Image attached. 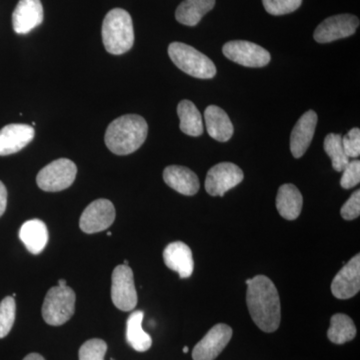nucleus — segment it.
Segmentation results:
<instances>
[{"label": "nucleus", "mask_w": 360, "mask_h": 360, "mask_svg": "<svg viewBox=\"0 0 360 360\" xmlns=\"http://www.w3.org/2000/svg\"><path fill=\"white\" fill-rule=\"evenodd\" d=\"M246 302L251 319L264 333H274L281 321L278 291L269 277L257 276L246 281Z\"/></svg>", "instance_id": "f257e3e1"}, {"label": "nucleus", "mask_w": 360, "mask_h": 360, "mask_svg": "<svg viewBox=\"0 0 360 360\" xmlns=\"http://www.w3.org/2000/svg\"><path fill=\"white\" fill-rule=\"evenodd\" d=\"M148 125L141 115H127L116 118L105 132L106 146L117 155H127L141 148L146 141Z\"/></svg>", "instance_id": "f03ea898"}, {"label": "nucleus", "mask_w": 360, "mask_h": 360, "mask_svg": "<svg viewBox=\"0 0 360 360\" xmlns=\"http://www.w3.org/2000/svg\"><path fill=\"white\" fill-rule=\"evenodd\" d=\"M103 41L106 51L115 56H120L132 49L134 23L127 11L115 8L106 14L103 25Z\"/></svg>", "instance_id": "7ed1b4c3"}, {"label": "nucleus", "mask_w": 360, "mask_h": 360, "mask_svg": "<svg viewBox=\"0 0 360 360\" xmlns=\"http://www.w3.org/2000/svg\"><path fill=\"white\" fill-rule=\"evenodd\" d=\"M168 56L180 70L200 79H210L217 75V66L212 59L191 45L172 42L168 46Z\"/></svg>", "instance_id": "20e7f679"}, {"label": "nucleus", "mask_w": 360, "mask_h": 360, "mask_svg": "<svg viewBox=\"0 0 360 360\" xmlns=\"http://www.w3.org/2000/svg\"><path fill=\"white\" fill-rule=\"evenodd\" d=\"M75 293L70 286H53L45 296L42 317L49 326H63L75 311Z\"/></svg>", "instance_id": "39448f33"}, {"label": "nucleus", "mask_w": 360, "mask_h": 360, "mask_svg": "<svg viewBox=\"0 0 360 360\" xmlns=\"http://www.w3.org/2000/svg\"><path fill=\"white\" fill-rule=\"evenodd\" d=\"M77 174L75 162L68 158H60L40 170L37 177V186L49 193L65 191L75 182Z\"/></svg>", "instance_id": "423d86ee"}, {"label": "nucleus", "mask_w": 360, "mask_h": 360, "mask_svg": "<svg viewBox=\"0 0 360 360\" xmlns=\"http://www.w3.org/2000/svg\"><path fill=\"white\" fill-rule=\"evenodd\" d=\"M111 298L113 304L122 311H131L137 304V292L134 272L129 265L120 264L112 272Z\"/></svg>", "instance_id": "0eeeda50"}, {"label": "nucleus", "mask_w": 360, "mask_h": 360, "mask_svg": "<svg viewBox=\"0 0 360 360\" xmlns=\"http://www.w3.org/2000/svg\"><path fill=\"white\" fill-rule=\"evenodd\" d=\"M229 60L246 68H264L270 63V53L260 45L246 40H232L222 47Z\"/></svg>", "instance_id": "6e6552de"}, {"label": "nucleus", "mask_w": 360, "mask_h": 360, "mask_svg": "<svg viewBox=\"0 0 360 360\" xmlns=\"http://www.w3.org/2000/svg\"><path fill=\"white\" fill-rule=\"evenodd\" d=\"M245 179L243 170L231 162H221L210 168L205 179V189L212 196H224Z\"/></svg>", "instance_id": "1a4fd4ad"}, {"label": "nucleus", "mask_w": 360, "mask_h": 360, "mask_svg": "<svg viewBox=\"0 0 360 360\" xmlns=\"http://www.w3.org/2000/svg\"><path fill=\"white\" fill-rule=\"evenodd\" d=\"M359 26V20L352 14H338L322 21L315 30L314 40L319 44H328L352 37Z\"/></svg>", "instance_id": "9d476101"}, {"label": "nucleus", "mask_w": 360, "mask_h": 360, "mask_svg": "<svg viewBox=\"0 0 360 360\" xmlns=\"http://www.w3.org/2000/svg\"><path fill=\"white\" fill-rule=\"evenodd\" d=\"M115 220V208L110 200H96L90 203L80 217V229L85 233L106 231Z\"/></svg>", "instance_id": "9b49d317"}, {"label": "nucleus", "mask_w": 360, "mask_h": 360, "mask_svg": "<svg viewBox=\"0 0 360 360\" xmlns=\"http://www.w3.org/2000/svg\"><path fill=\"white\" fill-rule=\"evenodd\" d=\"M232 338V329L226 324L213 326L193 348V360H214L226 347Z\"/></svg>", "instance_id": "f8f14e48"}, {"label": "nucleus", "mask_w": 360, "mask_h": 360, "mask_svg": "<svg viewBox=\"0 0 360 360\" xmlns=\"http://www.w3.org/2000/svg\"><path fill=\"white\" fill-rule=\"evenodd\" d=\"M360 290V255H356L336 274L331 292L338 300L354 297Z\"/></svg>", "instance_id": "ddd939ff"}, {"label": "nucleus", "mask_w": 360, "mask_h": 360, "mask_svg": "<svg viewBox=\"0 0 360 360\" xmlns=\"http://www.w3.org/2000/svg\"><path fill=\"white\" fill-rule=\"evenodd\" d=\"M44 21V7L40 0H20L14 9L13 25L18 34H27Z\"/></svg>", "instance_id": "4468645a"}, {"label": "nucleus", "mask_w": 360, "mask_h": 360, "mask_svg": "<svg viewBox=\"0 0 360 360\" xmlns=\"http://www.w3.org/2000/svg\"><path fill=\"white\" fill-rule=\"evenodd\" d=\"M317 115L309 110L296 122L290 135V151L295 158H300L309 149L316 129Z\"/></svg>", "instance_id": "2eb2a0df"}, {"label": "nucleus", "mask_w": 360, "mask_h": 360, "mask_svg": "<svg viewBox=\"0 0 360 360\" xmlns=\"http://www.w3.org/2000/svg\"><path fill=\"white\" fill-rule=\"evenodd\" d=\"M34 129L27 124H8L0 129V155L18 153L34 139Z\"/></svg>", "instance_id": "dca6fc26"}, {"label": "nucleus", "mask_w": 360, "mask_h": 360, "mask_svg": "<svg viewBox=\"0 0 360 360\" xmlns=\"http://www.w3.org/2000/svg\"><path fill=\"white\" fill-rule=\"evenodd\" d=\"M163 260L168 269L179 274L180 278H188L193 274V251L181 241H175L165 248Z\"/></svg>", "instance_id": "f3484780"}, {"label": "nucleus", "mask_w": 360, "mask_h": 360, "mask_svg": "<svg viewBox=\"0 0 360 360\" xmlns=\"http://www.w3.org/2000/svg\"><path fill=\"white\" fill-rule=\"evenodd\" d=\"M163 179L168 186L184 195H194L200 191L198 175L187 167L170 165L163 172Z\"/></svg>", "instance_id": "a211bd4d"}, {"label": "nucleus", "mask_w": 360, "mask_h": 360, "mask_svg": "<svg viewBox=\"0 0 360 360\" xmlns=\"http://www.w3.org/2000/svg\"><path fill=\"white\" fill-rule=\"evenodd\" d=\"M205 120L208 134L215 141L226 142L233 135L234 127L231 118L219 106H208L205 110Z\"/></svg>", "instance_id": "6ab92c4d"}, {"label": "nucleus", "mask_w": 360, "mask_h": 360, "mask_svg": "<svg viewBox=\"0 0 360 360\" xmlns=\"http://www.w3.org/2000/svg\"><path fill=\"white\" fill-rule=\"evenodd\" d=\"M49 231L44 221L32 219L25 222L20 231V238L32 255H39L49 243Z\"/></svg>", "instance_id": "aec40b11"}, {"label": "nucleus", "mask_w": 360, "mask_h": 360, "mask_svg": "<svg viewBox=\"0 0 360 360\" xmlns=\"http://www.w3.org/2000/svg\"><path fill=\"white\" fill-rule=\"evenodd\" d=\"M302 195L293 184H283L279 187L276 196V208L284 219L295 220L302 210Z\"/></svg>", "instance_id": "412c9836"}, {"label": "nucleus", "mask_w": 360, "mask_h": 360, "mask_svg": "<svg viewBox=\"0 0 360 360\" xmlns=\"http://www.w3.org/2000/svg\"><path fill=\"white\" fill-rule=\"evenodd\" d=\"M214 6L215 0H184L177 7L175 18L181 25L195 26Z\"/></svg>", "instance_id": "4be33fe9"}, {"label": "nucleus", "mask_w": 360, "mask_h": 360, "mask_svg": "<svg viewBox=\"0 0 360 360\" xmlns=\"http://www.w3.org/2000/svg\"><path fill=\"white\" fill-rule=\"evenodd\" d=\"M144 314L141 310L132 312L127 322V340L139 352H148L153 345L150 335L142 328Z\"/></svg>", "instance_id": "5701e85b"}, {"label": "nucleus", "mask_w": 360, "mask_h": 360, "mask_svg": "<svg viewBox=\"0 0 360 360\" xmlns=\"http://www.w3.org/2000/svg\"><path fill=\"white\" fill-rule=\"evenodd\" d=\"M180 130L189 136L198 137L203 134L202 116L193 103L182 101L177 106Z\"/></svg>", "instance_id": "b1692460"}, {"label": "nucleus", "mask_w": 360, "mask_h": 360, "mask_svg": "<svg viewBox=\"0 0 360 360\" xmlns=\"http://www.w3.org/2000/svg\"><path fill=\"white\" fill-rule=\"evenodd\" d=\"M356 335L354 322L347 314H336L331 317L328 340L335 345H343L352 341Z\"/></svg>", "instance_id": "393cba45"}, {"label": "nucleus", "mask_w": 360, "mask_h": 360, "mask_svg": "<svg viewBox=\"0 0 360 360\" xmlns=\"http://www.w3.org/2000/svg\"><path fill=\"white\" fill-rule=\"evenodd\" d=\"M323 148L330 158L333 167L338 172H343L349 158L345 153L342 146V136L340 134H329L324 139Z\"/></svg>", "instance_id": "a878e982"}, {"label": "nucleus", "mask_w": 360, "mask_h": 360, "mask_svg": "<svg viewBox=\"0 0 360 360\" xmlns=\"http://www.w3.org/2000/svg\"><path fill=\"white\" fill-rule=\"evenodd\" d=\"M16 304L13 296H6L0 302V338H4L15 321Z\"/></svg>", "instance_id": "bb28decb"}, {"label": "nucleus", "mask_w": 360, "mask_h": 360, "mask_svg": "<svg viewBox=\"0 0 360 360\" xmlns=\"http://www.w3.org/2000/svg\"><path fill=\"white\" fill-rule=\"evenodd\" d=\"M108 345L105 341L94 338L87 340L79 349V360H104Z\"/></svg>", "instance_id": "cd10ccee"}, {"label": "nucleus", "mask_w": 360, "mask_h": 360, "mask_svg": "<svg viewBox=\"0 0 360 360\" xmlns=\"http://www.w3.org/2000/svg\"><path fill=\"white\" fill-rule=\"evenodd\" d=\"M265 11L271 15L293 13L302 6V0H262Z\"/></svg>", "instance_id": "c85d7f7f"}, {"label": "nucleus", "mask_w": 360, "mask_h": 360, "mask_svg": "<svg viewBox=\"0 0 360 360\" xmlns=\"http://www.w3.org/2000/svg\"><path fill=\"white\" fill-rule=\"evenodd\" d=\"M342 172L340 180L341 187L350 189L356 186L360 181V161L357 160L349 161Z\"/></svg>", "instance_id": "c756f323"}, {"label": "nucleus", "mask_w": 360, "mask_h": 360, "mask_svg": "<svg viewBox=\"0 0 360 360\" xmlns=\"http://www.w3.org/2000/svg\"><path fill=\"white\" fill-rule=\"evenodd\" d=\"M342 146L345 153L349 158H357L360 155V130L352 129L342 137Z\"/></svg>", "instance_id": "7c9ffc66"}, {"label": "nucleus", "mask_w": 360, "mask_h": 360, "mask_svg": "<svg viewBox=\"0 0 360 360\" xmlns=\"http://www.w3.org/2000/svg\"><path fill=\"white\" fill-rule=\"evenodd\" d=\"M341 217L345 220H354L360 214V191H354L340 210Z\"/></svg>", "instance_id": "2f4dec72"}, {"label": "nucleus", "mask_w": 360, "mask_h": 360, "mask_svg": "<svg viewBox=\"0 0 360 360\" xmlns=\"http://www.w3.org/2000/svg\"><path fill=\"white\" fill-rule=\"evenodd\" d=\"M7 205V191L6 187L0 181V217L6 212Z\"/></svg>", "instance_id": "473e14b6"}, {"label": "nucleus", "mask_w": 360, "mask_h": 360, "mask_svg": "<svg viewBox=\"0 0 360 360\" xmlns=\"http://www.w3.org/2000/svg\"><path fill=\"white\" fill-rule=\"evenodd\" d=\"M23 360H45L41 355L39 354H30L25 357Z\"/></svg>", "instance_id": "72a5a7b5"}, {"label": "nucleus", "mask_w": 360, "mask_h": 360, "mask_svg": "<svg viewBox=\"0 0 360 360\" xmlns=\"http://www.w3.org/2000/svg\"><path fill=\"white\" fill-rule=\"evenodd\" d=\"M58 286H66L68 284H66V281L65 279H59L58 283Z\"/></svg>", "instance_id": "f704fd0d"}, {"label": "nucleus", "mask_w": 360, "mask_h": 360, "mask_svg": "<svg viewBox=\"0 0 360 360\" xmlns=\"http://www.w3.org/2000/svg\"><path fill=\"white\" fill-rule=\"evenodd\" d=\"M184 354H187V352H188V347H184Z\"/></svg>", "instance_id": "c9c22d12"}, {"label": "nucleus", "mask_w": 360, "mask_h": 360, "mask_svg": "<svg viewBox=\"0 0 360 360\" xmlns=\"http://www.w3.org/2000/svg\"><path fill=\"white\" fill-rule=\"evenodd\" d=\"M124 265H129V262H127V260H125Z\"/></svg>", "instance_id": "e433bc0d"}, {"label": "nucleus", "mask_w": 360, "mask_h": 360, "mask_svg": "<svg viewBox=\"0 0 360 360\" xmlns=\"http://www.w3.org/2000/svg\"><path fill=\"white\" fill-rule=\"evenodd\" d=\"M108 236H111V232H108Z\"/></svg>", "instance_id": "4c0bfd02"}, {"label": "nucleus", "mask_w": 360, "mask_h": 360, "mask_svg": "<svg viewBox=\"0 0 360 360\" xmlns=\"http://www.w3.org/2000/svg\"><path fill=\"white\" fill-rule=\"evenodd\" d=\"M111 360H115V359H111Z\"/></svg>", "instance_id": "58836bf2"}]
</instances>
